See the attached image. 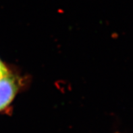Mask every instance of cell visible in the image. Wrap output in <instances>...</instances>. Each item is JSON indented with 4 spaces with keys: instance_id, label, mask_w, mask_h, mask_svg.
I'll return each instance as SVG.
<instances>
[{
    "instance_id": "obj_2",
    "label": "cell",
    "mask_w": 133,
    "mask_h": 133,
    "mask_svg": "<svg viewBox=\"0 0 133 133\" xmlns=\"http://www.w3.org/2000/svg\"><path fill=\"white\" fill-rule=\"evenodd\" d=\"M10 71L8 68L7 67L6 65L4 64V62L0 59V79H2L4 76H6Z\"/></svg>"
},
{
    "instance_id": "obj_1",
    "label": "cell",
    "mask_w": 133,
    "mask_h": 133,
    "mask_svg": "<svg viewBox=\"0 0 133 133\" xmlns=\"http://www.w3.org/2000/svg\"><path fill=\"white\" fill-rule=\"evenodd\" d=\"M20 77L12 71L0 79V112L10 105L21 88Z\"/></svg>"
}]
</instances>
